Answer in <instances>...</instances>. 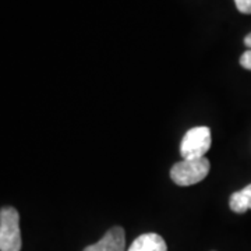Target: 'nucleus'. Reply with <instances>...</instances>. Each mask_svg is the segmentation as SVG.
<instances>
[{
	"instance_id": "nucleus-1",
	"label": "nucleus",
	"mask_w": 251,
	"mask_h": 251,
	"mask_svg": "<svg viewBox=\"0 0 251 251\" xmlns=\"http://www.w3.org/2000/svg\"><path fill=\"white\" fill-rule=\"evenodd\" d=\"M209 161L206 158L200 159H183L172 166V180L181 187L197 184L205 179L209 173Z\"/></svg>"
},
{
	"instance_id": "nucleus-2",
	"label": "nucleus",
	"mask_w": 251,
	"mask_h": 251,
	"mask_svg": "<svg viewBox=\"0 0 251 251\" xmlns=\"http://www.w3.org/2000/svg\"><path fill=\"white\" fill-rule=\"evenodd\" d=\"M20 214L13 206L0 209V251L21 250Z\"/></svg>"
},
{
	"instance_id": "nucleus-3",
	"label": "nucleus",
	"mask_w": 251,
	"mask_h": 251,
	"mask_svg": "<svg viewBox=\"0 0 251 251\" xmlns=\"http://www.w3.org/2000/svg\"><path fill=\"white\" fill-rule=\"evenodd\" d=\"M211 130L206 126L190 128L180 144V153L184 159H200L211 148Z\"/></svg>"
},
{
	"instance_id": "nucleus-4",
	"label": "nucleus",
	"mask_w": 251,
	"mask_h": 251,
	"mask_svg": "<svg viewBox=\"0 0 251 251\" xmlns=\"http://www.w3.org/2000/svg\"><path fill=\"white\" fill-rule=\"evenodd\" d=\"M126 250V233L125 229L115 226L109 229L105 236L95 244L85 247L84 251H125Z\"/></svg>"
},
{
	"instance_id": "nucleus-5",
	"label": "nucleus",
	"mask_w": 251,
	"mask_h": 251,
	"mask_svg": "<svg viewBox=\"0 0 251 251\" xmlns=\"http://www.w3.org/2000/svg\"><path fill=\"white\" fill-rule=\"evenodd\" d=\"M127 251H168V246L159 234L145 233L138 236Z\"/></svg>"
},
{
	"instance_id": "nucleus-6",
	"label": "nucleus",
	"mask_w": 251,
	"mask_h": 251,
	"mask_svg": "<svg viewBox=\"0 0 251 251\" xmlns=\"http://www.w3.org/2000/svg\"><path fill=\"white\" fill-rule=\"evenodd\" d=\"M229 206L236 214H243L251 209V184L233 193L229 200Z\"/></svg>"
},
{
	"instance_id": "nucleus-7",
	"label": "nucleus",
	"mask_w": 251,
	"mask_h": 251,
	"mask_svg": "<svg viewBox=\"0 0 251 251\" xmlns=\"http://www.w3.org/2000/svg\"><path fill=\"white\" fill-rule=\"evenodd\" d=\"M237 10L243 14H251V0H234Z\"/></svg>"
},
{
	"instance_id": "nucleus-8",
	"label": "nucleus",
	"mask_w": 251,
	"mask_h": 251,
	"mask_svg": "<svg viewBox=\"0 0 251 251\" xmlns=\"http://www.w3.org/2000/svg\"><path fill=\"white\" fill-rule=\"evenodd\" d=\"M240 64H242L243 69L250 70L251 72V49L246 50V52L242 54V57H240Z\"/></svg>"
},
{
	"instance_id": "nucleus-9",
	"label": "nucleus",
	"mask_w": 251,
	"mask_h": 251,
	"mask_svg": "<svg viewBox=\"0 0 251 251\" xmlns=\"http://www.w3.org/2000/svg\"><path fill=\"white\" fill-rule=\"evenodd\" d=\"M244 45L247 46L249 49H251V32L249 34V35L246 36V38H244Z\"/></svg>"
}]
</instances>
